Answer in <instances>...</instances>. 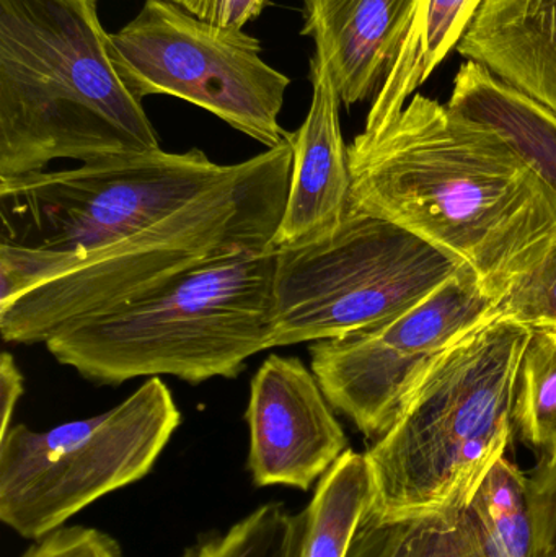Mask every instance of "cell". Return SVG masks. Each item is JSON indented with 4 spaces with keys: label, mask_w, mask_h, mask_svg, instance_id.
<instances>
[{
    "label": "cell",
    "mask_w": 556,
    "mask_h": 557,
    "mask_svg": "<svg viewBox=\"0 0 556 557\" xmlns=\"http://www.w3.org/2000/svg\"><path fill=\"white\" fill-rule=\"evenodd\" d=\"M309 512L281 503L263 504L227 532L199 540L186 557H304Z\"/></svg>",
    "instance_id": "obj_20"
},
{
    "label": "cell",
    "mask_w": 556,
    "mask_h": 557,
    "mask_svg": "<svg viewBox=\"0 0 556 557\" xmlns=\"http://www.w3.org/2000/svg\"><path fill=\"white\" fill-rule=\"evenodd\" d=\"M346 557H534L528 478L505 457L460 512L381 519L366 510Z\"/></svg>",
    "instance_id": "obj_12"
},
{
    "label": "cell",
    "mask_w": 556,
    "mask_h": 557,
    "mask_svg": "<svg viewBox=\"0 0 556 557\" xmlns=\"http://www.w3.org/2000/svg\"><path fill=\"white\" fill-rule=\"evenodd\" d=\"M349 209L462 261L496 298L556 235V195L493 127L415 94L348 146Z\"/></svg>",
    "instance_id": "obj_1"
},
{
    "label": "cell",
    "mask_w": 556,
    "mask_h": 557,
    "mask_svg": "<svg viewBox=\"0 0 556 557\" xmlns=\"http://www.w3.org/2000/svg\"><path fill=\"white\" fill-rule=\"evenodd\" d=\"M371 503V473L365 454L348 450L317 484L307 506L304 557H346L356 530Z\"/></svg>",
    "instance_id": "obj_18"
},
{
    "label": "cell",
    "mask_w": 556,
    "mask_h": 557,
    "mask_svg": "<svg viewBox=\"0 0 556 557\" xmlns=\"http://www.w3.org/2000/svg\"><path fill=\"white\" fill-rule=\"evenodd\" d=\"M496 314L531 331L556 333V235L542 257L496 295Z\"/></svg>",
    "instance_id": "obj_21"
},
{
    "label": "cell",
    "mask_w": 556,
    "mask_h": 557,
    "mask_svg": "<svg viewBox=\"0 0 556 557\" xmlns=\"http://www.w3.org/2000/svg\"><path fill=\"white\" fill-rule=\"evenodd\" d=\"M495 314L496 298L464 267L395 320L310 343V367L332 408L366 437L379 438L436 360Z\"/></svg>",
    "instance_id": "obj_10"
},
{
    "label": "cell",
    "mask_w": 556,
    "mask_h": 557,
    "mask_svg": "<svg viewBox=\"0 0 556 557\" xmlns=\"http://www.w3.org/2000/svg\"><path fill=\"white\" fill-rule=\"evenodd\" d=\"M457 51L556 114V0H482Z\"/></svg>",
    "instance_id": "obj_15"
},
{
    "label": "cell",
    "mask_w": 556,
    "mask_h": 557,
    "mask_svg": "<svg viewBox=\"0 0 556 557\" xmlns=\"http://www.w3.org/2000/svg\"><path fill=\"white\" fill-rule=\"evenodd\" d=\"M182 424L169 386L150 376L123 403L45 432L0 435V520L36 540L121 487L146 478Z\"/></svg>",
    "instance_id": "obj_8"
},
{
    "label": "cell",
    "mask_w": 556,
    "mask_h": 557,
    "mask_svg": "<svg viewBox=\"0 0 556 557\" xmlns=\"http://www.w3.org/2000/svg\"><path fill=\"white\" fill-rule=\"evenodd\" d=\"M20 557H124L120 543L97 529L62 527L36 540Z\"/></svg>",
    "instance_id": "obj_23"
},
{
    "label": "cell",
    "mask_w": 556,
    "mask_h": 557,
    "mask_svg": "<svg viewBox=\"0 0 556 557\" xmlns=\"http://www.w3.org/2000/svg\"><path fill=\"white\" fill-rule=\"evenodd\" d=\"M248 471L255 486L309 491L348 450L319 380L297 357L270 356L251 379Z\"/></svg>",
    "instance_id": "obj_11"
},
{
    "label": "cell",
    "mask_w": 556,
    "mask_h": 557,
    "mask_svg": "<svg viewBox=\"0 0 556 557\" xmlns=\"http://www.w3.org/2000/svg\"><path fill=\"white\" fill-rule=\"evenodd\" d=\"M417 5L418 0H304L300 33L325 55L345 107L382 85Z\"/></svg>",
    "instance_id": "obj_14"
},
{
    "label": "cell",
    "mask_w": 556,
    "mask_h": 557,
    "mask_svg": "<svg viewBox=\"0 0 556 557\" xmlns=\"http://www.w3.org/2000/svg\"><path fill=\"white\" fill-rule=\"evenodd\" d=\"M23 392H25V379H23L15 359L10 352H2L0 356V409H2L0 435L5 434L12 428L13 412H15Z\"/></svg>",
    "instance_id": "obj_24"
},
{
    "label": "cell",
    "mask_w": 556,
    "mask_h": 557,
    "mask_svg": "<svg viewBox=\"0 0 556 557\" xmlns=\"http://www.w3.org/2000/svg\"><path fill=\"white\" fill-rule=\"evenodd\" d=\"M464 267L405 228L348 209L332 231L276 248L270 349L381 326Z\"/></svg>",
    "instance_id": "obj_7"
},
{
    "label": "cell",
    "mask_w": 556,
    "mask_h": 557,
    "mask_svg": "<svg viewBox=\"0 0 556 557\" xmlns=\"http://www.w3.org/2000/svg\"><path fill=\"white\" fill-rule=\"evenodd\" d=\"M165 2L173 3V5L193 13L198 18L214 23L215 12H218V0H165Z\"/></svg>",
    "instance_id": "obj_26"
},
{
    "label": "cell",
    "mask_w": 556,
    "mask_h": 557,
    "mask_svg": "<svg viewBox=\"0 0 556 557\" xmlns=\"http://www.w3.org/2000/svg\"><path fill=\"white\" fill-rule=\"evenodd\" d=\"M270 0H218L215 25L244 28L263 13Z\"/></svg>",
    "instance_id": "obj_25"
},
{
    "label": "cell",
    "mask_w": 556,
    "mask_h": 557,
    "mask_svg": "<svg viewBox=\"0 0 556 557\" xmlns=\"http://www.w3.org/2000/svg\"><path fill=\"white\" fill-rule=\"evenodd\" d=\"M108 46L137 100L169 95L188 101L267 149L286 140L280 114L291 78L263 61L261 42L244 28L146 0L127 25L110 33Z\"/></svg>",
    "instance_id": "obj_9"
},
{
    "label": "cell",
    "mask_w": 556,
    "mask_h": 557,
    "mask_svg": "<svg viewBox=\"0 0 556 557\" xmlns=\"http://www.w3.org/2000/svg\"><path fill=\"white\" fill-rule=\"evenodd\" d=\"M276 248L227 255L45 344L95 385L172 375L189 385L235 379L270 349Z\"/></svg>",
    "instance_id": "obj_5"
},
{
    "label": "cell",
    "mask_w": 556,
    "mask_h": 557,
    "mask_svg": "<svg viewBox=\"0 0 556 557\" xmlns=\"http://www.w3.org/2000/svg\"><path fill=\"white\" fill-rule=\"evenodd\" d=\"M531 334L495 314L436 360L365 454L368 512L447 516L475 500L515 435L519 369Z\"/></svg>",
    "instance_id": "obj_3"
},
{
    "label": "cell",
    "mask_w": 556,
    "mask_h": 557,
    "mask_svg": "<svg viewBox=\"0 0 556 557\" xmlns=\"http://www.w3.org/2000/svg\"><path fill=\"white\" fill-rule=\"evenodd\" d=\"M108 36L97 0H0V178L160 149Z\"/></svg>",
    "instance_id": "obj_2"
},
{
    "label": "cell",
    "mask_w": 556,
    "mask_h": 557,
    "mask_svg": "<svg viewBox=\"0 0 556 557\" xmlns=\"http://www.w3.org/2000/svg\"><path fill=\"white\" fill-rule=\"evenodd\" d=\"M526 478L534 557H556V451L541 457Z\"/></svg>",
    "instance_id": "obj_22"
},
{
    "label": "cell",
    "mask_w": 556,
    "mask_h": 557,
    "mask_svg": "<svg viewBox=\"0 0 556 557\" xmlns=\"http://www.w3.org/2000/svg\"><path fill=\"white\" fill-rule=\"evenodd\" d=\"M291 170L287 137L235 163L227 180L191 205L2 305V339L22 346L46 344L215 258L273 250Z\"/></svg>",
    "instance_id": "obj_4"
},
{
    "label": "cell",
    "mask_w": 556,
    "mask_h": 557,
    "mask_svg": "<svg viewBox=\"0 0 556 557\" xmlns=\"http://www.w3.org/2000/svg\"><path fill=\"white\" fill-rule=\"evenodd\" d=\"M447 107L493 127L556 195V114L469 61L457 72Z\"/></svg>",
    "instance_id": "obj_16"
},
{
    "label": "cell",
    "mask_w": 556,
    "mask_h": 557,
    "mask_svg": "<svg viewBox=\"0 0 556 557\" xmlns=\"http://www.w3.org/2000/svg\"><path fill=\"white\" fill-rule=\"evenodd\" d=\"M512 424L541 457L556 451V333L532 331L519 369Z\"/></svg>",
    "instance_id": "obj_19"
},
{
    "label": "cell",
    "mask_w": 556,
    "mask_h": 557,
    "mask_svg": "<svg viewBox=\"0 0 556 557\" xmlns=\"http://www.w3.org/2000/svg\"><path fill=\"white\" fill-rule=\"evenodd\" d=\"M312 101L302 126L287 134L293 147L289 196L274 248L300 244L335 228L351 198L348 146L343 139L339 107L329 62L316 49L310 59Z\"/></svg>",
    "instance_id": "obj_13"
},
{
    "label": "cell",
    "mask_w": 556,
    "mask_h": 557,
    "mask_svg": "<svg viewBox=\"0 0 556 557\" xmlns=\"http://www.w3.org/2000/svg\"><path fill=\"white\" fill-rule=\"evenodd\" d=\"M202 150L0 178V307L191 205L234 173Z\"/></svg>",
    "instance_id": "obj_6"
},
{
    "label": "cell",
    "mask_w": 556,
    "mask_h": 557,
    "mask_svg": "<svg viewBox=\"0 0 556 557\" xmlns=\"http://www.w3.org/2000/svg\"><path fill=\"white\" fill-rule=\"evenodd\" d=\"M482 0H418L410 29L388 69L362 133H375L400 114L418 88L457 48Z\"/></svg>",
    "instance_id": "obj_17"
}]
</instances>
